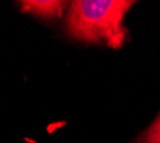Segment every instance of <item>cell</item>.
<instances>
[{
  "mask_svg": "<svg viewBox=\"0 0 160 143\" xmlns=\"http://www.w3.org/2000/svg\"><path fill=\"white\" fill-rule=\"evenodd\" d=\"M132 0H74L66 14V33L86 43H103L120 49L126 43V14Z\"/></svg>",
  "mask_w": 160,
  "mask_h": 143,
  "instance_id": "6da1fadb",
  "label": "cell"
},
{
  "mask_svg": "<svg viewBox=\"0 0 160 143\" xmlns=\"http://www.w3.org/2000/svg\"><path fill=\"white\" fill-rule=\"evenodd\" d=\"M134 143H160V113L153 123L134 140Z\"/></svg>",
  "mask_w": 160,
  "mask_h": 143,
  "instance_id": "3957f363",
  "label": "cell"
},
{
  "mask_svg": "<svg viewBox=\"0 0 160 143\" xmlns=\"http://www.w3.org/2000/svg\"><path fill=\"white\" fill-rule=\"evenodd\" d=\"M66 2H57V0H26L20 3V9L37 17L54 19L62 16L63 10L66 9Z\"/></svg>",
  "mask_w": 160,
  "mask_h": 143,
  "instance_id": "7a4b0ae2",
  "label": "cell"
}]
</instances>
